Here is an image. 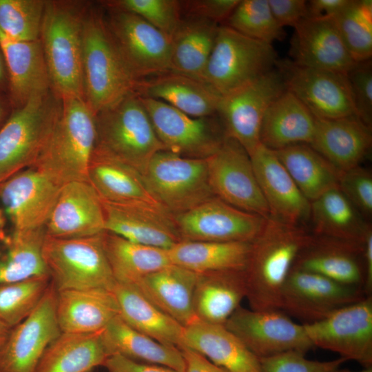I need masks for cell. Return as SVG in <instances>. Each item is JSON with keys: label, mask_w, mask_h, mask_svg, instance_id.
<instances>
[{"label": "cell", "mask_w": 372, "mask_h": 372, "mask_svg": "<svg viewBox=\"0 0 372 372\" xmlns=\"http://www.w3.org/2000/svg\"><path fill=\"white\" fill-rule=\"evenodd\" d=\"M313 236L299 226L269 217L251 242L244 271L250 307L258 311L280 309L282 288L295 261Z\"/></svg>", "instance_id": "cell-1"}, {"label": "cell", "mask_w": 372, "mask_h": 372, "mask_svg": "<svg viewBox=\"0 0 372 372\" xmlns=\"http://www.w3.org/2000/svg\"><path fill=\"white\" fill-rule=\"evenodd\" d=\"M90 2L45 0L39 41L51 90L61 99H83V28Z\"/></svg>", "instance_id": "cell-2"}, {"label": "cell", "mask_w": 372, "mask_h": 372, "mask_svg": "<svg viewBox=\"0 0 372 372\" xmlns=\"http://www.w3.org/2000/svg\"><path fill=\"white\" fill-rule=\"evenodd\" d=\"M90 2L83 28V100L96 114L130 92L138 81L121 58L107 29L103 8Z\"/></svg>", "instance_id": "cell-3"}, {"label": "cell", "mask_w": 372, "mask_h": 372, "mask_svg": "<svg viewBox=\"0 0 372 372\" xmlns=\"http://www.w3.org/2000/svg\"><path fill=\"white\" fill-rule=\"evenodd\" d=\"M96 143L95 114L83 99H63L54 128L32 167L61 186L88 182V166Z\"/></svg>", "instance_id": "cell-4"}, {"label": "cell", "mask_w": 372, "mask_h": 372, "mask_svg": "<svg viewBox=\"0 0 372 372\" xmlns=\"http://www.w3.org/2000/svg\"><path fill=\"white\" fill-rule=\"evenodd\" d=\"M96 147L143 176L158 152V139L141 96L132 92L95 114Z\"/></svg>", "instance_id": "cell-5"}, {"label": "cell", "mask_w": 372, "mask_h": 372, "mask_svg": "<svg viewBox=\"0 0 372 372\" xmlns=\"http://www.w3.org/2000/svg\"><path fill=\"white\" fill-rule=\"evenodd\" d=\"M61 108V99L49 90L13 110L0 129V183L34 166Z\"/></svg>", "instance_id": "cell-6"}, {"label": "cell", "mask_w": 372, "mask_h": 372, "mask_svg": "<svg viewBox=\"0 0 372 372\" xmlns=\"http://www.w3.org/2000/svg\"><path fill=\"white\" fill-rule=\"evenodd\" d=\"M42 258L57 291L90 288L113 290L116 284L102 234L74 238L45 235Z\"/></svg>", "instance_id": "cell-7"}, {"label": "cell", "mask_w": 372, "mask_h": 372, "mask_svg": "<svg viewBox=\"0 0 372 372\" xmlns=\"http://www.w3.org/2000/svg\"><path fill=\"white\" fill-rule=\"evenodd\" d=\"M278 60L273 44L220 25L203 80L223 96L274 69Z\"/></svg>", "instance_id": "cell-8"}, {"label": "cell", "mask_w": 372, "mask_h": 372, "mask_svg": "<svg viewBox=\"0 0 372 372\" xmlns=\"http://www.w3.org/2000/svg\"><path fill=\"white\" fill-rule=\"evenodd\" d=\"M143 176L156 199L174 215L214 196L209 183L206 158L163 150L153 156Z\"/></svg>", "instance_id": "cell-9"}, {"label": "cell", "mask_w": 372, "mask_h": 372, "mask_svg": "<svg viewBox=\"0 0 372 372\" xmlns=\"http://www.w3.org/2000/svg\"><path fill=\"white\" fill-rule=\"evenodd\" d=\"M103 10L112 40L127 68L138 81L171 71L169 37L135 14Z\"/></svg>", "instance_id": "cell-10"}, {"label": "cell", "mask_w": 372, "mask_h": 372, "mask_svg": "<svg viewBox=\"0 0 372 372\" xmlns=\"http://www.w3.org/2000/svg\"><path fill=\"white\" fill-rule=\"evenodd\" d=\"M282 76L276 68L223 95L216 114L227 137L236 141L250 155L260 143L264 116L285 91Z\"/></svg>", "instance_id": "cell-11"}, {"label": "cell", "mask_w": 372, "mask_h": 372, "mask_svg": "<svg viewBox=\"0 0 372 372\" xmlns=\"http://www.w3.org/2000/svg\"><path fill=\"white\" fill-rule=\"evenodd\" d=\"M141 98L167 151L185 157L206 158L227 137L223 124L215 119V115L193 117L161 101Z\"/></svg>", "instance_id": "cell-12"}, {"label": "cell", "mask_w": 372, "mask_h": 372, "mask_svg": "<svg viewBox=\"0 0 372 372\" xmlns=\"http://www.w3.org/2000/svg\"><path fill=\"white\" fill-rule=\"evenodd\" d=\"M303 325L314 347L355 361L364 368L372 367V296Z\"/></svg>", "instance_id": "cell-13"}, {"label": "cell", "mask_w": 372, "mask_h": 372, "mask_svg": "<svg viewBox=\"0 0 372 372\" xmlns=\"http://www.w3.org/2000/svg\"><path fill=\"white\" fill-rule=\"evenodd\" d=\"M206 161L214 196L241 210L270 217L250 156L240 143L227 136Z\"/></svg>", "instance_id": "cell-14"}, {"label": "cell", "mask_w": 372, "mask_h": 372, "mask_svg": "<svg viewBox=\"0 0 372 372\" xmlns=\"http://www.w3.org/2000/svg\"><path fill=\"white\" fill-rule=\"evenodd\" d=\"M287 91L296 96L317 118L331 119L357 115L347 74L301 66L278 59Z\"/></svg>", "instance_id": "cell-15"}, {"label": "cell", "mask_w": 372, "mask_h": 372, "mask_svg": "<svg viewBox=\"0 0 372 372\" xmlns=\"http://www.w3.org/2000/svg\"><path fill=\"white\" fill-rule=\"evenodd\" d=\"M366 296L360 287L292 268L282 290L280 310L302 324H311Z\"/></svg>", "instance_id": "cell-16"}, {"label": "cell", "mask_w": 372, "mask_h": 372, "mask_svg": "<svg viewBox=\"0 0 372 372\" xmlns=\"http://www.w3.org/2000/svg\"><path fill=\"white\" fill-rule=\"evenodd\" d=\"M174 218L180 240L206 242H252L268 218L216 196Z\"/></svg>", "instance_id": "cell-17"}, {"label": "cell", "mask_w": 372, "mask_h": 372, "mask_svg": "<svg viewBox=\"0 0 372 372\" xmlns=\"http://www.w3.org/2000/svg\"><path fill=\"white\" fill-rule=\"evenodd\" d=\"M225 327L258 358L289 351L306 353L314 347L304 325L280 309L258 311L240 306Z\"/></svg>", "instance_id": "cell-18"}, {"label": "cell", "mask_w": 372, "mask_h": 372, "mask_svg": "<svg viewBox=\"0 0 372 372\" xmlns=\"http://www.w3.org/2000/svg\"><path fill=\"white\" fill-rule=\"evenodd\" d=\"M56 293L51 282L33 312L11 329L0 349V372H35L48 347L61 333Z\"/></svg>", "instance_id": "cell-19"}, {"label": "cell", "mask_w": 372, "mask_h": 372, "mask_svg": "<svg viewBox=\"0 0 372 372\" xmlns=\"http://www.w3.org/2000/svg\"><path fill=\"white\" fill-rule=\"evenodd\" d=\"M62 186L34 167L0 183V200L14 231L44 228Z\"/></svg>", "instance_id": "cell-20"}, {"label": "cell", "mask_w": 372, "mask_h": 372, "mask_svg": "<svg viewBox=\"0 0 372 372\" xmlns=\"http://www.w3.org/2000/svg\"><path fill=\"white\" fill-rule=\"evenodd\" d=\"M102 203L105 231L165 249L180 241L174 214L163 207L143 203Z\"/></svg>", "instance_id": "cell-21"}, {"label": "cell", "mask_w": 372, "mask_h": 372, "mask_svg": "<svg viewBox=\"0 0 372 372\" xmlns=\"http://www.w3.org/2000/svg\"><path fill=\"white\" fill-rule=\"evenodd\" d=\"M249 156L270 217L296 226L309 218L311 202L300 191L275 152L260 143Z\"/></svg>", "instance_id": "cell-22"}, {"label": "cell", "mask_w": 372, "mask_h": 372, "mask_svg": "<svg viewBox=\"0 0 372 372\" xmlns=\"http://www.w3.org/2000/svg\"><path fill=\"white\" fill-rule=\"evenodd\" d=\"M105 214L102 200L86 181L63 185L45 227L47 236L59 238L93 236L103 234Z\"/></svg>", "instance_id": "cell-23"}, {"label": "cell", "mask_w": 372, "mask_h": 372, "mask_svg": "<svg viewBox=\"0 0 372 372\" xmlns=\"http://www.w3.org/2000/svg\"><path fill=\"white\" fill-rule=\"evenodd\" d=\"M293 28L289 54L296 64L347 74L356 63L333 18H305Z\"/></svg>", "instance_id": "cell-24"}, {"label": "cell", "mask_w": 372, "mask_h": 372, "mask_svg": "<svg viewBox=\"0 0 372 372\" xmlns=\"http://www.w3.org/2000/svg\"><path fill=\"white\" fill-rule=\"evenodd\" d=\"M293 268L316 273L335 282L363 289V241L313 236L299 254Z\"/></svg>", "instance_id": "cell-25"}, {"label": "cell", "mask_w": 372, "mask_h": 372, "mask_svg": "<svg viewBox=\"0 0 372 372\" xmlns=\"http://www.w3.org/2000/svg\"><path fill=\"white\" fill-rule=\"evenodd\" d=\"M371 143V126L352 115L331 119L316 118L309 145L342 172L360 166Z\"/></svg>", "instance_id": "cell-26"}, {"label": "cell", "mask_w": 372, "mask_h": 372, "mask_svg": "<svg viewBox=\"0 0 372 372\" xmlns=\"http://www.w3.org/2000/svg\"><path fill=\"white\" fill-rule=\"evenodd\" d=\"M135 92L193 117L216 115L222 96L206 81L172 71L139 81Z\"/></svg>", "instance_id": "cell-27"}, {"label": "cell", "mask_w": 372, "mask_h": 372, "mask_svg": "<svg viewBox=\"0 0 372 372\" xmlns=\"http://www.w3.org/2000/svg\"><path fill=\"white\" fill-rule=\"evenodd\" d=\"M56 313L62 333H92L103 330L119 307L113 290L68 289L57 291Z\"/></svg>", "instance_id": "cell-28"}, {"label": "cell", "mask_w": 372, "mask_h": 372, "mask_svg": "<svg viewBox=\"0 0 372 372\" xmlns=\"http://www.w3.org/2000/svg\"><path fill=\"white\" fill-rule=\"evenodd\" d=\"M0 46L8 76L7 95L13 110L24 105L33 96L51 90L39 40L17 41L0 32Z\"/></svg>", "instance_id": "cell-29"}, {"label": "cell", "mask_w": 372, "mask_h": 372, "mask_svg": "<svg viewBox=\"0 0 372 372\" xmlns=\"http://www.w3.org/2000/svg\"><path fill=\"white\" fill-rule=\"evenodd\" d=\"M181 347L198 352L227 372H262L259 358L224 325L194 321L184 327Z\"/></svg>", "instance_id": "cell-30"}, {"label": "cell", "mask_w": 372, "mask_h": 372, "mask_svg": "<svg viewBox=\"0 0 372 372\" xmlns=\"http://www.w3.org/2000/svg\"><path fill=\"white\" fill-rule=\"evenodd\" d=\"M197 278V273L171 264L144 276L133 285L185 327L197 320L194 310Z\"/></svg>", "instance_id": "cell-31"}, {"label": "cell", "mask_w": 372, "mask_h": 372, "mask_svg": "<svg viewBox=\"0 0 372 372\" xmlns=\"http://www.w3.org/2000/svg\"><path fill=\"white\" fill-rule=\"evenodd\" d=\"M87 176L88 183L103 200L143 203L165 208L151 193L142 174L96 146Z\"/></svg>", "instance_id": "cell-32"}, {"label": "cell", "mask_w": 372, "mask_h": 372, "mask_svg": "<svg viewBox=\"0 0 372 372\" xmlns=\"http://www.w3.org/2000/svg\"><path fill=\"white\" fill-rule=\"evenodd\" d=\"M247 296L244 271L198 273L194 310L198 320L224 325Z\"/></svg>", "instance_id": "cell-33"}, {"label": "cell", "mask_w": 372, "mask_h": 372, "mask_svg": "<svg viewBox=\"0 0 372 372\" xmlns=\"http://www.w3.org/2000/svg\"><path fill=\"white\" fill-rule=\"evenodd\" d=\"M316 126V117L287 90L267 110L261 125L260 143L276 151L296 144H309Z\"/></svg>", "instance_id": "cell-34"}, {"label": "cell", "mask_w": 372, "mask_h": 372, "mask_svg": "<svg viewBox=\"0 0 372 372\" xmlns=\"http://www.w3.org/2000/svg\"><path fill=\"white\" fill-rule=\"evenodd\" d=\"M119 316L130 327L158 342L180 349L184 327L150 302L134 285L116 282Z\"/></svg>", "instance_id": "cell-35"}, {"label": "cell", "mask_w": 372, "mask_h": 372, "mask_svg": "<svg viewBox=\"0 0 372 372\" xmlns=\"http://www.w3.org/2000/svg\"><path fill=\"white\" fill-rule=\"evenodd\" d=\"M251 242H206L180 240L168 249L172 264L197 273L244 271Z\"/></svg>", "instance_id": "cell-36"}, {"label": "cell", "mask_w": 372, "mask_h": 372, "mask_svg": "<svg viewBox=\"0 0 372 372\" xmlns=\"http://www.w3.org/2000/svg\"><path fill=\"white\" fill-rule=\"evenodd\" d=\"M103 330L62 333L48 347L35 372H90L109 357Z\"/></svg>", "instance_id": "cell-37"}, {"label": "cell", "mask_w": 372, "mask_h": 372, "mask_svg": "<svg viewBox=\"0 0 372 372\" xmlns=\"http://www.w3.org/2000/svg\"><path fill=\"white\" fill-rule=\"evenodd\" d=\"M109 353L159 364L185 372V361L180 349L163 344L128 325L118 315L103 330Z\"/></svg>", "instance_id": "cell-38"}, {"label": "cell", "mask_w": 372, "mask_h": 372, "mask_svg": "<svg viewBox=\"0 0 372 372\" xmlns=\"http://www.w3.org/2000/svg\"><path fill=\"white\" fill-rule=\"evenodd\" d=\"M219 27L203 19L183 18L171 37V71L203 80Z\"/></svg>", "instance_id": "cell-39"}, {"label": "cell", "mask_w": 372, "mask_h": 372, "mask_svg": "<svg viewBox=\"0 0 372 372\" xmlns=\"http://www.w3.org/2000/svg\"><path fill=\"white\" fill-rule=\"evenodd\" d=\"M102 239L117 282L134 285L144 276L172 264L168 249L134 242L107 231L102 234Z\"/></svg>", "instance_id": "cell-40"}, {"label": "cell", "mask_w": 372, "mask_h": 372, "mask_svg": "<svg viewBox=\"0 0 372 372\" xmlns=\"http://www.w3.org/2000/svg\"><path fill=\"white\" fill-rule=\"evenodd\" d=\"M274 152L310 202L338 188L340 172L309 144H296Z\"/></svg>", "instance_id": "cell-41"}, {"label": "cell", "mask_w": 372, "mask_h": 372, "mask_svg": "<svg viewBox=\"0 0 372 372\" xmlns=\"http://www.w3.org/2000/svg\"><path fill=\"white\" fill-rule=\"evenodd\" d=\"M309 218L316 236L362 242L369 228L339 188L330 189L311 202Z\"/></svg>", "instance_id": "cell-42"}, {"label": "cell", "mask_w": 372, "mask_h": 372, "mask_svg": "<svg viewBox=\"0 0 372 372\" xmlns=\"http://www.w3.org/2000/svg\"><path fill=\"white\" fill-rule=\"evenodd\" d=\"M45 229L13 231L6 252L0 255V284L48 274L42 258Z\"/></svg>", "instance_id": "cell-43"}, {"label": "cell", "mask_w": 372, "mask_h": 372, "mask_svg": "<svg viewBox=\"0 0 372 372\" xmlns=\"http://www.w3.org/2000/svg\"><path fill=\"white\" fill-rule=\"evenodd\" d=\"M333 20L353 61L371 59L372 1L349 0Z\"/></svg>", "instance_id": "cell-44"}, {"label": "cell", "mask_w": 372, "mask_h": 372, "mask_svg": "<svg viewBox=\"0 0 372 372\" xmlns=\"http://www.w3.org/2000/svg\"><path fill=\"white\" fill-rule=\"evenodd\" d=\"M51 283L48 274L0 284V320L10 328L36 309Z\"/></svg>", "instance_id": "cell-45"}, {"label": "cell", "mask_w": 372, "mask_h": 372, "mask_svg": "<svg viewBox=\"0 0 372 372\" xmlns=\"http://www.w3.org/2000/svg\"><path fill=\"white\" fill-rule=\"evenodd\" d=\"M225 25L246 37L271 44L285 37L268 0H240Z\"/></svg>", "instance_id": "cell-46"}, {"label": "cell", "mask_w": 372, "mask_h": 372, "mask_svg": "<svg viewBox=\"0 0 372 372\" xmlns=\"http://www.w3.org/2000/svg\"><path fill=\"white\" fill-rule=\"evenodd\" d=\"M45 0H0V32L17 41L39 40Z\"/></svg>", "instance_id": "cell-47"}, {"label": "cell", "mask_w": 372, "mask_h": 372, "mask_svg": "<svg viewBox=\"0 0 372 372\" xmlns=\"http://www.w3.org/2000/svg\"><path fill=\"white\" fill-rule=\"evenodd\" d=\"M98 3L104 9L135 14L170 38L183 19L177 0H106Z\"/></svg>", "instance_id": "cell-48"}, {"label": "cell", "mask_w": 372, "mask_h": 372, "mask_svg": "<svg viewBox=\"0 0 372 372\" xmlns=\"http://www.w3.org/2000/svg\"><path fill=\"white\" fill-rule=\"evenodd\" d=\"M262 372H332L347 362L342 358L318 361L305 358V353L289 351L259 358Z\"/></svg>", "instance_id": "cell-49"}, {"label": "cell", "mask_w": 372, "mask_h": 372, "mask_svg": "<svg viewBox=\"0 0 372 372\" xmlns=\"http://www.w3.org/2000/svg\"><path fill=\"white\" fill-rule=\"evenodd\" d=\"M338 188L353 205L362 213L372 212V177L360 166L340 172Z\"/></svg>", "instance_id": "cell-50"}, {"label": "cell", "mask_w": 372, "mask_h": 372, "mask_svg": "<svg viewBox=\"0 0 372 372\" xmlns=\"http://www.w3.org/2000/svg\"><path fill=\"white\" fill-rule=\"evenodd\" d=\"M358 116L371 126L372 64L371 60L358 62L347 74Z\"/></svg>", "instance_id": "cell-51"}, {"label": "cell", "mask_w": 372, "mask_h": 372, "mask_svg": "<svg viewBox=\"0 0 372 372\" xmlns=\"http://www.w3.org/2000/svg\"><path fill=\"white\" fill-rule=\"evenodd\" d=\"M240 0L180 1L184 17L203 19L218 25L227 21Z\"/></svg>", "instance_id": "cell-52"}, {"label": "cell", "mask_w": 372, "mask_h": 372, "mask_svg": "<svg viewBox=\"0 0 372 372\" xmlns=\"http://www.w3.org/2000/svg\"><path fill=\"white\" fill-rule=\"evenodd\" d=\"M268 3L275 19L283 28H294L307 17L305 0H268Z\"/></svg>", "instance_id": "cell-53"}, {"label": "cell", "mask_w": 372, "mask_h": 372, "mask_svg": "<svg viewBox=\"0 0 372 372\" xmlns=\"http://www.w3.org/2000/svg\"><path fill=\"white\" fill-rule=\"evenodd\" d=\"M102 366L108 372H178L165 366L141 362L116 354L109 356Z\"/></svg>", "instance_id": "cell-54"}, {"label": "cell", "mask_w": 372, "mask_h": 372, "mask_svg": "<svg viewBox=\"0 0 372 372\" xmlns=\"http://www.w3.org/2000/svg\"><path fill=\"white\" fill-rule=\"evenodd\" d=\"M349 1V0L307 1V18H333L346 6Z\"/></svg>", "instance_id": "cell-55"}, {"label": "cell", "mask_w": 372, "mask_h": 372, "mask_svg": "<svg viewBox=\"0 0 372 372\" xmlns=\"http://www.w3.org/2000/svg\"><path fill=\"white\" fill-rule=\"evenodd\" d=\"M180 350L185 361V372H227L194 350L187 347Z\"/></svg>", "instance_id": "cell-56"}, {"label": "cell", "mask_w": 372, "mask_h": 372, "mask_svg": "<svg viewBox=\"0 0 372 372\" xmlns=\"http://www.w3.org/2000/svg\"><path fill=\"white\" fill-rule=\"evenodd\" d=\"M364 282L363 290L367 296L372 293V231L369 228L363 240Z\"/></svg>", "instance_id": "cell-57"}, {"label": "cell", "mask_w": 372, "mask_h": 372, "mask_svg": "<svg viewBox=\"0 0 372 372\" xmlns=\"http://www.w3.org/2000/svg\"><path fill=\"white\" fill-rule=\"evenodd\" d=\"M13 111L8 95L0 92V129L6 122Z\"/></svg>", "instance_id": "cell-58"}, {"label": "cell", "mask_w": 372, "mask_h": 372, "mask_svg": "<svg viewBox=\"0 0 372 372\" xmlns=\"http://www.w3.org/2000/svg\"><path fill=\"white\" fill-rule=\"evenodd\" d=\"M8 88V76L3 52L0 46V92L7 94Z\"/></svg>", "instance_id": "cell-59"}, {"label": "cell", "mask_w": 372, "mask_h": 372, "mask_svg": "<svg viewBox=\"0 0 372 372\" xmlns=\"http://www.w3.org/2000/svg\"><path fill=\"white\" fill-rule=\"evenodd\" d=\"M11 328L0 320V349L6 342Z\"/></svg>", "instance_id": "cell-60"}, {"label": "cell", "mask_w": 372, "mask_h": 372, "mask_svg": "<svg viewBox=\"0 0 372 372\" xmlns=\"http://www.w3.org/2000/svg\"><path fill=\"white\" fill-rule=\"evenodd\" d=\"M332 372H372V367L364 368L362 370L360 371H352L349 369H340V367H339L335 369L334 371H333Z\"/></svg>", "instance_id": "cell-61"}]
</instances>
